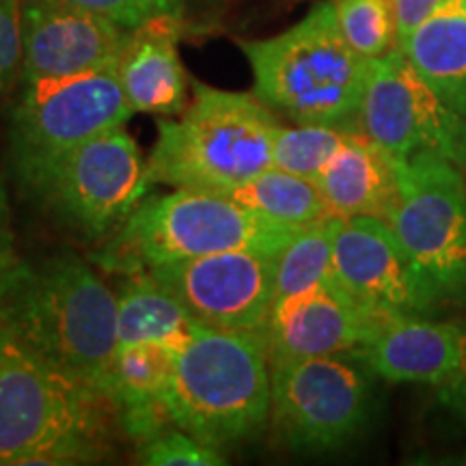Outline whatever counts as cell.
Segmentation results:
<instances>
[{
    "mask_svg": "<svg viewBox=\"0 0 466 466\" xmlns=\"http://www.w3.org/2000/svg\"><path fill=\"white\" fill-rule=\"evenodd\" d=\"M67 3L106 17L126 31H134L154 15L162 14L156 0H67Z\"/></svg>",
    "mask_w": 466,
    "mask_h": 466,
    "instance_id": "obj_28",
    "label": "cell"
},
{
    "mask_svg": "<svg viewBox=\"0 0 466 466\" xmlns=\"http://www.w3.org/2000/svg\"><path fill=\"white\" fill-rule=\"evenodd\" d=\"M346 44L365 61L398 48V25L389 0H333Z\"/></svg>",
    "mask_w": 466,
    "mask_h": 466,
    "instance_id": "obj_25",
    "label": "cell"
},
{
    "mask_svg": "<svg viewBox=\"0 0 466 466\" xmlns=\"http://www.w3.org/2000/svg\"><path fill=\"white\" fill-rule=\"evenodd\" d=\"M162 14H171L182 17V0H156Z\"/></svg>",
    "mask_w": 466,
    "mask_h": 466,
    "instance_id": "obj_31",
    "label": "cell"
},
{
    "mask_svg": "<svg viewBox=\"0 0 466 466\" xmlns=\"http://www.w3.org/2000/svg\"><path fill=\"white\" fill-rule=\"evenodd\" d=\"M275 258L258 248H233L149 272L199 324L264 333L275 305Z\"/></svg>",
    "mask_w": 466,
    "mask_h": 466,
    "instance_id": "obj_12",
    "label": "cell"
},
{
    "mask_svg": "<svg viewBox=\"0 0 466 466\" xmlns=\"http://www.w3.org/2000/svg\"><path fill=\"white\" fill-rule=\"evenodd\" d=\"M182 17L158 14L134 28L121 52L116 72L132 113L171 116L186 108V69L177 42Z\"/></svg>",
    "mask_w": 466,
    "mask_h": 466,
    "instance_id": "obj_17",
    "label": "cell"
},
{
    "mask_svg": "<svg viewBox=\"0 0 466 466\" xmlns=\"http://www.w3.org/2000/svg\"><path fill=\"white\" fill-rule=\"evenodd\" d=\"M329 220L300 227L277 253L275 302L333 277V240Z\"/></svg>",
    "mask_w": 466,
    "mask_h": 466,
    "instance_id": "obj_23",
    "label": "cell"
},
{
    "mask_svg": "<svg viewBox=\"0 0 466 466\" xmlns=\"http://www.w3.org/2000/svg\"><path fill=\"white\" fill-rule=\"evenodd\" d=\"M400 195L389 225L415 268L425 294L439 305L466 302V179L442 156L395 160Z\"/></svg>",
    "mask_w": 466,
    "mask_h": 466,
    "instance_id": "obj_8",
    "label": "cell"
},
{
    "mask_svg": "<svg viewBox=\"0 0 466 466\" xmlns=\"http://www.w3.org/2000/svg\"><path fill=\"white\" fill-rule=\"evenodd\" d=\"M359 132L395 160L430 151L466 171V116L436 96L400 46L367 63Z\"/></svg>",
    "mask_w": 466,
    "mask_h": 466,
    "instance_id": "obj_11",
    "label": "cell"
},
{
    "mask_svg": "<svg viewBox=\"0 0 466 466\" xmlns=\"http://www.w3.org/2000/svg\"><path fill=\"white\" fill-rule=\"evenodd\" d=\"M270 419L291 450H339L365 428L371 371L354 352L270 360Z\"/></svg>",
    "mask_w": 466,
    "mask_h": 466,
    "instance_id": "obj_10",
    "label": "cell"
},
{
    "mask_svg": "<svg viewBox=\"0 0 466 466\" xmlns=\"http://www.w3.org/2000/svg\"><path fill=\"white\" fill-rule=\"evenodd\" d=\"M450 0H389L393 9L395 25H398V42L404 35H408L412 28H417L423 20H428L430 15H434L436 11Z\"/></svg>",
    "mask_w": 466,
    "mask_h": 466,
    "instance_id": "obj_29",
    "label": "cell"
},
{
    "mask_svg": "<svg viewBox=\"0 0 466 466\" xmlns=\"http://www.w3.org/2000/svg\"><path fill=\"white\" fill-rule=\"evenodd\" d=\"M272 374L264 333L199 326L175 354L168 410L209 445L250 439L270 419Z\"/></svg>",
    "mask_w": 466,
    "mask_h": 466,
    "instance_id": "obj_6",
    "label": "cell"
},
{
    "mask_svg": "<svg viewBox=\"0 0 466 466\" xmlns=\"http://www.w3.org/2000/svg\"><path fill=\"white\" fill-rule=\"evenodd\" d=\"M227 197L259 217L285 225L305 227L330 218L322 192L313 179L281 171L277 167L255 175L247 184L227 192Z\"/></svg>",
    "mask_w": 466,
    "mask_h": 466,
    "instance_id": "obj_22",
    "label": "cell"
},
{
    "mask_svg": "<svg viewBox=\"0 0 466 466\" xmlns=\"http://www.w3.org/2000/svg\"><path fill=\"white\" fill-rule=\"evenodd\" d=\"M281 121L258 96L195 83L182 119L158 121L147 182L227 195L272 167Z\"/></svg>",
    "mask_w": 466,
    "mask_h": 466,
    "instance_id": "obj_4",
    "label": "cell"
},
{
    "mask_svg": "<svg viewBox=\"0 0 466 466\" xmlns=\"http://www.w3.org/2000/svg\"><path fill=\"white\" fill-rule=\"evenodd\" d=\"M398 46L436 96L466 116V5L450 0Z\"/></svg>",
    "mask_w": 466,
    "mask_h": 466,
    "instance_id": "obj_20",
    "label": "cell"
},
{
    "mask_svg": "<svg viewBox=\"0 0 466 466\" xmlns=\"http://www.w3.org/2000/svg\"><path fill=\"white\" fill-rule=\"evenodd\" d=\"M313 182L322 192L330 218L387 220L400 195L395 158L359 130L348 134Z\"/></svg>",
    "mask_w": 466,
    "mask_h": 466,
    "instance_id": "obj_19",
    "label": "cell"
},
{
    "mask_svg": "<svg viewBox=\"0 0 466 466\" xmlns=\"http://www.w3.org/2000/svg\"><path fill=\"white\" fill-rule=\"evenodd\" d=\"M46 217L85 242L110 238L147 197V165L124 126L14 175Z\"/></svg>",
    "mask_w": 466,
    "mask_h": 466,
    "instance_id": "obj_7",
    "label": "cell"
},
{
    "mask_svg": "<svg viewBox=\"0 0 466 466\" xmlns=\"http://www.w3.org/2000/svg\"><path fill=\"white\" fill-rule=\"evenodd\" d=\"M177 350L158 341L126 343L116 348L106 382L116 419L127 439L143 442L173 428L168 389Z\"/></svg>",
    "mask_w": 466,
    "mask_h": 466,
    "instance_id": "obj_18",
    "label": "cell"
},
{
    "mask_svg": "<svg viewBox=\"0 0 466 466\" xmlns=\"http://www.w3.org/2000/svg\"><path fill=\"white\" fill-rule=\"evenodd\" d=\"M199 322L149 270L124 277L116 291V339L119 346L138 341L184 348Z\"/></svg>",
    "mask_w": 466,
    "mask_h": 466,
    "instance_id": "obj_21",
    "label": "cell"
},
{
    "mask_svg": "<svg viewBox=\"0 0 466 466\" xmlns=\"http://www.w3.org/2000/svg\"><path fill=\"white\" fill-rule=\"evenodd\" d=\"M335 277L272 305L264 337L270 360L357 352L380 326Z\"/></svg>",
    "mask_w": 466,
    "mask_h": 466,
    "instance_id": "obj_15",
    "label": "cell"
},
{
    "mask_svg": "<svg viewBox=\"0 0 466 466\" xmlns=\"http://www.w3.org/2000/svg\"><path fill=\"white\" fill-rule=\"evenodd\" d=\"M15 244L14 231H11V209H9V195L7 186L0 177V283L9 275L11 268L15 266Z\"/></svg>",
    "mask_w": 466,
    "mask_h": 466,
    "instance_id": "obj_30",
    "label": "cell"
},
{
    "mask_svg": "<svg viewBox=\"0 0 466 466\" xmlns=\"http://www.w3.org/2000/svg\"><path fill=\"white\" fill-rule=\"evenodd\" d=\"M253 93L294 124L359 130L367 63L343 39L333 0L313 7L275 37L242 42Z\"/></svg>",
    "mask_w": 466,
    "mask_h": 466,
    "instance_id": "obj_3",
    "label": "cell"
},
{
    "mask_svg": "<svg viewBox=\"0 0 466 466\" xmlns=\"http://www.w3.org/2000/svg\"><path fill=\"white\" fill-rule=\"evenodd\" d=\"M357 357L387 382L466 389V326L423 316L382 322Z\"/></svg>",
    "mask_w": 466,
    "mask_h": 466,
    "instance_id": "obj_16",
    "label": "cell"
},
{
    "mask_svg": "<svg viewBox=\"0 0 466 466\" xmlns=\"http://www.w3.org/2000/svg\"><path fill=\"white\" fill-rule=\"evenodd\" d=\"M0 322L106 395L119 348L116 294L83 258L58 250L39 261L17 259L0 283Z\"/></svg>",
    "mask_w": 466,
    "mask_h": 466,
    "instance_id": "obj_1",
    "label": "cell"
},
{
    "mask_svg": "<svg viewBox=\"0 0 466 466\" xmlns=\"http://www.w3.org/2000/svg\"><path fill=\"white\" fill-rule=\"evenodd\" d=\"M464 5H466V0H464Z\"/></svg>",
    "mask_w": 466,
    "mask_h": 466,
    "instance_id": "obj_32",
    "label": "cell"
},
{
    "mask_svg": "<svg viewBox=\"0 0 466 466\" xmlns=\"http://www.w3.org/2000/svg\"><path fill=\"white\" fill-rule=\"evenodd\" d=\"M299 229L259 217L220 192L175 188L145 197L93 255V264L126 277L233 248L277 255Z\"/></svg>",
    "mask_w": 466,
    "mask_h": 466,
    "instance_id": "obj_5",
    "label": "cell"
},
{
    "mask_svg": "<svg viewBox=\"0 0 466 466\" xmlns=\"http://www.w3.org/2000/svg\"><path fill=\"white\" fill-rule=\"evenodd\" d=\"M333 277L380 322L432 311L415 268L384 218H330Z\"/></svg>",
    "mask_w": 466,
    "mask_h": 466,
    "instance_id": "obj_13",
    "label": "cell"
},
{
    "mask_svg": "<svg viewBox=\"0 0 466 466\" xmlns=\"http://www.w3.org/2000/svg\"><path fill=\"white\" fill-rule=\"evenodd\" d=\"M116 410L0 322V466L100 460Z\"/></svg>",
    "mask_w": 466,
    "mask_h": 466,
    "instance_id": "obj_2",
    "label": "cell"
},
{
    "mask_svg": "<svg viewBox=\"0 0 466 466\" xmlns=\"http://www.w3.org/2000/svg\"><path fill=\"white\" fill-rule=\"evenodd\" d=\"M22 0H0V96L22 80Z\"/></svg>",
    "mask_w": 466,
    "mask_h": 466,
    "instance_id": "obj_27",
    "label": "cell"
},
{
    "mask_svg": "<svg viewBox=\"0 0 466 466\" xmlns=\"http://www.w3.org/2000/svg\"><path fill=\"white\" fill-rule=\"evenodd\" d=\"M132 115L116 63L63 78L22 80L9 119L11 175L126 126Z\"/></svg>",
    "mask_w": 466,
    "mask_h": 466,
    "instance_id": "obj_9",
    "label": "cell"
},
{
    "mask_svg": "<svg viewBox=\"0 0 466 466\" xmlns=\"http://www.w3.org/2000/svg\"><path fill=\"white\" fill-rule=\"evenodd\" d=\"M130 31L67 0H22V80L63 78L119 63Z\"/></svg>",
    "mask_w": 466,
    "mask_h": 466,
    "instance_id": "obj_14",
    "label": "cell"
},
{
    "mask_svg": "<svg viewBox=\"0 0 466 466\" xmlns=\"http://www.w3.org/2000/svg\"><path fill=\"white\" fill-rule=\"evenodd\" d=\"M137 460L149 466H220L227 462L217 445L175 425L138 442Z\"/></svg>",
    "mask_w": 466,
    "mask_h": 466,
    "instance_id": "obj_26",
    "label": "cell"
},
{
    "mask_svg": "<svg viewBox=\"0 0 466 466\" xmlns=\"http://www.w3.org/2000/svg\"><path fill=\"white\" fill-rule=\"evenodd\" d=\"M350 132L354 130L322 124L281 126V130L277 132L275 147H272V167L300 175V177L316 179L326 162L346 143Z\"/></svg>",
    "mask_w": 466,
    "mask_h": 466,
    "instance_id": "obj_24",
    "label": "cell"
}]
</instances>
